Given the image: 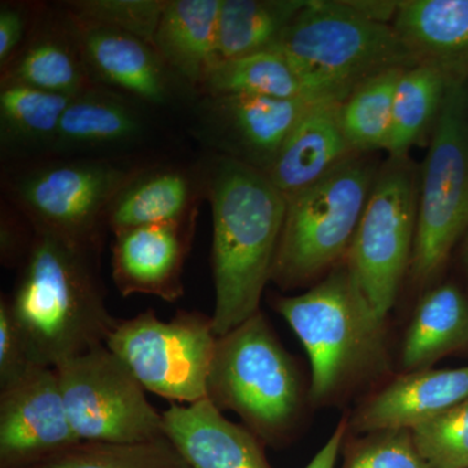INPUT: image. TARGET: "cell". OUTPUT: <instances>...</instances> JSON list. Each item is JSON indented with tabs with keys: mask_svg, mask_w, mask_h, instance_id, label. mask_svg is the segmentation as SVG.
<instances>
[{
	"mask_svg": "<svg viewBox=\"0 0 468 468\" xmlns=\"http://www.w3.org/2000/svg\"><path fill=\"white\" fill-rule=\"evenodd\" d=\"M212 211V328L229 334L260 313L272 279L284 226L286 199L260 169L212 155L199 165Z\"/></svg>",
	"mask_w": 468,
	"mask_h": 468,
	"instance_id": "cell-1",
	"label": "cell"
},
{
	"mask_svg": "<svg viewBox=\"0 0 468 468\" xmlns=\"http://www.w3.org/2000/svg\"><path fill=\"white\" fill-rule=\"evenodd\" d=\"M98 249L34 229L8 300L33 365L55 368L106 344L117 322L104 302Z\"/></svg>",
	"mask_w": 468,
	"mask_h": 468,
	"instance_id": "cell-2",
	"label": "cell"
},
{
	"mask_svg": "<svg viewBox=\"0 0 468 468\" xmlns=\"http://www.w3.org/2000/svg\"><path fill=\"white\" fill-rule=\"evenodd\" d=\"M276 50L341 101L372 77L418 64L392 26L362 16L347 0H307Z\"/></svg>",
	"mask_w": 468,
	"mask_h": 468,
	"instance_id": "cell-3",
	"label": "cell"
},
{
	"mask_svg": "<svg viewBox=\"0 0 468 468\" xmlns=\"http://www.w3.org/2000/svg\"><path fill=\"white\" fill-rule=\"evenodd\" d=\"M311 363V396L328 399L383 350L384 320L372 309L347 266L309 292L276 301Z\"/></svg>",
	"mask_w": 468,
	"mask_h": 468,
	"instance_id": "cell-4",
	"label": "cell"
},
{
	"mask_svg": "<svg viewBox=\"0 0 468 468\" xmlns=\"http://www.w3.org/2000/svg\"><path fill=\"white\" fill-rule=\"evenodd\" d=\"M138 168L110 156L43 158L21 162L5 185L34 229L100 248L111 203Z\"/></svg>",
	"mask_w": 468,
	"mask_h": 468,
	"instance_id": "cell-5",
	"label": "cell"
},
{
	"mask_svg": "<svg viewBox=\"0 0 468 468\" xmlns=\"http://www.w3.org/2000/svg\"><path fill=\"white\" fill-rule=\"evenodd\" d=\"M377 176L367 160L356 154L318 183L285 197L284 226L271 280L292 288L347 255Z\"/></svg>",
	"mask_w": 468,
	"mask_h": 468,
	"instance_id": "cell-6",
	"label": "cell"
},
{
	"mask_svg": "<svg viewBox=\"0 0 468 468\" xmlns=\"http://www.w3.org/2000/svg\"><path fill=\"white\" fill-rule=\"evenodd\" d=\"M467 75L449 80L433 126L418 192L417 234L410 273L430 282L468 227Z\"/></svg>",
	"mask_w": 468,
	"mask_h": 468,
	"instance_id": "cell-7",
	"label": "cell"
},
{
	"mask_svg": "<svg viewBox=\"0 0 468 468\" xmlns=\"http://www.w3.org/2000/svg\"><path fill=\"white\" fill-rule=\"evenodd\" d=\"M300 397L294 365L261 313L218 337L207 399L221 411L233 410L272 440L291 424Z\"/></svg>",
	"mask_w": 468,
	"mask_h": 468,
	"instance_id": "cell-8",
	"label": "cell"
},
{
	"mask_svg": "<svg viewBox=\"0 0 468 468\" xmlns=\"http://www.w3.org/2000/svg\"><path fill=\"white\" fill-rule=\"evenodd\" d=\"M218 335L208 316L180 313L163 322L154 311L116 323L106 346L146 392L192 405L208 396Z\"/></svg>",
	"mask_w": 468,
	"mask_h": 468,
	"instance_id": "cell-9",
	"label": "cell"
},
{
	"mask_svg": "<svg viewBox=\"0 0 468 468\" xmlns=\"http://www.w3.org/2000/svg\"><path fill=\"white\" fill-rule=\"evenodd\" d=\"M418 192L417 174L408 160L390 159L375 178L347 251V268L384 322L411 263Z\"/></svg>",
	"mask_w": 468,
	"mask_h": 468,
	"instance_id": "cell-10",
	"label": "cell"
},
{
	"mask_svg": "<svg viewBox=\"0 0 468 468\" xmlns=\"http://www.w3.org/2000/svg\"><path fill=\"white\" fill-rule=\"evenodd\" d=\"M55 371L80 441L133 443L165 437L162 412L106 345L64 360Z\"/></svg>",
	"mask_w": 468,
	"mask_h": 468,
	"instance_id": "cell-11",
	"label": "cell"
},
{
	"mask_svg": "<svg viewBox=\"0 0 468 468\" xmlns=\"http://www.w3.org/2000/svg\"><path fill=\"white\" fill-rule=\"evenodd\" d=\"M79 442L55 368L36 366L2 388V468H32Z\"/></svg>",
	"mask_w": 468,
	"mask_h": 468,
	"instance_id": "cell-12",
	"label": "cell"
},
{
	"mask_svg": "<svg viewBox=\"0 0 468 468\" xmlns=\"http://www.w3.org/2000/svg\"><path fill=\"white\" fill-rule=\"evenodd\" d=\"M315 103L257 95L203 97L197 131L215 155L266 174L294 126Z\"/></svg>",
	"mask_w": 468,
	"mask_h": 468,
	"instance_id": "cell-13",
	"label": "cell"
},
{
	"mask_svg": "<svg viewBox=\"0 0 468 468\" xmlns=\"http://www.w3.org/2000/svg\"><path fill=\"white\" fill-rule=\"evenodd\" d=\"M198 211L180 220L120 230L112 245V277L124 297L149 294L167 302L184 294L183 271Z\"/></svg>",
	"mask_w": 468,
	"mask_h": 468,
	"instance_id": "cell-14",
	"label": "cell"
},
{
	"mask_svg": "<svg viewBox=\"0 0 468 468\" xmlns=\"http://www.w3.org/2000/svg\"><path fill=\"white\" fill-rule=\"evenodd\" d=\"M68 16L94 84L149 106H165L174 98L177 77L150 42Z\"/></svg>",
	"mask_w": 468,
	"mask_h": 468,
	"instance_id": "cell-15",
	"label": "cell"
},
{
	"mask_svg": "<svg viewBox=\"0 0 468 468\" xmlns=\"http://www.w3.org/2000/svg\"><path fill=\"white\" fill-rule=\"evenodd\" d=\"M138 101L92 85L70 100L46 158H106L104 151L140 143L146 122Z\"/></svg>",
	"mask_w": 468,
	"mask_h": 468,
	"instance_id": "cell-16",
	"label": "cell"
},
{
	"mask_svg": "<svg viewBox=\"0 0 468 468\" xmlns=\"http://www.w3.org/2000/svg\"><path fill=\"white\" fill-rule=\"evenodd\" d=\"M0 84L32 86L70 98L95 85L72 21L60 5L57 11L41 8L27 41L2 68Z\"/></svg>",
	"mask_w": 468,
	"mask_h": 468,
	"instance_id": "cell-17",
	"label": "cell"
},
{
	"mask_svg": "<svg viewBox=\"0 0 468 468\" xmlns=\"http://www.w3.org/2000/svg\"><path fill=\"white\" fill-rule=\"evenodd\" d=\"M163 433L192 468H272L250 431L234 424L208 399L171 403Z\"/></svg>",
	"mask_w": 468,
	"mask_h": 468,
	"instance_id": "cell-18",
	"label": "cell"
},
{
	"mask_svg": "<svg viewBox=\"0 0 468 468\" xmlns=\"http://www.w3.org/2000/svg\"><path fill=\"white\" fill-rule=\"evenodd\" d=\"M468 399V366L418 369L385 387L354 418L358 432L409 430L427 423Z\"/></svg>",
	"mask_w": 468,
	"mask_h": 468,
	"instance_id": "cell-19",
	"label": "cell"
},
{
	"mask_svg": "<svg viewBox=\"0 0 468 468\" xmlns=\"http://www.w3.org/2000/svg\"><path fill=\"white\" fill-rule=\"evenodd\" d=\"M340 104L335 101L313 104L266 172L271 183L285 197L318 183L356 155L341 125Z\"/></svg>",
	"mask_w": 468,
	"mask_h": 468,
	"instance_id": "cell-20",
	"label": "cell"
},
{
	"mask_svg": "<svg viewBox=\"0 0 468 468\" xmlns=\"http://www.w3.org/2000/svg\"><path fill=\"white\" fill-rule=\"evenodd\" d=\"M202 198L201 168L140 167L111 203L107 228L116 233L180 220L198 211Z\"/></svg>",
	"mask_w": 468,
	"mask_h": 468,
	"instance_id": "cell-21",
	"label": "cell"
},
{
	"mask_svg": "<svg viewBox=\"0 0 468 468\" xmlns=\"http://www.w3.org/2000/svg\"><path fill=\"white\" fill-rule=\"evenodd\" d=\"M393 29L418 64L468 72V0H403Z\"/></svg>",
	"mask_w": 468,
	"mask_h": 468,
	"instance_id": "cell-22",
	"label": "cell"
},
{
	"mask_svg": "<svg viewBox=\"0 0 468 468\" xmlns=\"http://www.w3.org/2000/svg\"><path fill=\"white\" fill-rule=\"evenodd\" d=\"M221 0H167L154 37V48L184 84L201 91L218 63Z\"/></svg>",
	"mask_w": 468,
	"mask_h": 468,
	"instance_id": "cell-23",
	"label": "cell"
},
{
	"mask_svg": "<svg viewBox=\"0 0 468 468\" xmlns=\"http://www.w3.org/2000/svg\"><path fill=\"white\" fill-rule=\"evenodd\" d=\"M199 92L203 97L257 95L279 100L343 101L303 75L279 50L218 60Z\"/></svg>",
	"mask_w": 468,
	"mask_h": 468,
	"instance_id": "cell-24",
	"label": "cell"
},
{
	"mask_svg": "<svg viewBox=\"0 0 468 468\" xmlns=\"http://www.w3.org/2000/svg\"><path fill=\"white\" fill-rule=\"evenodd\" d=\"M72 98L32 86L0 84V144L15 160L48 156Z\"/></svg>",
	"mask_w": 468,
	"mask_h": 468,
	"instance_id": "cell-25",
	"label": "cell"
},
{
	"mask_svg": "<svg viewBox=\"0 0 468 468\" xmlns=\"http://www.w3.org/2000/svg\"><path fill=\"white\" fill-rule=\"evenodd\" d=\"M468 345V301L457 286L432 289L419 302L402 345L406 368L426 369Z\"/></svg>",
	"mask_w": 468,
	"mask_h": 468,
	"instance_id": "cell-26",
	"label": "cell"
},
{
	"mask_svg": "<svg viewBox=\"0 0 468 468\" xmlns=\"http://www.w3.org/2000/svg\"><path fill=\"white\" fill-rule=\"evenodd\" d=\"M307 0H221L218 58L229 60L276 50Z\"/></svg>",
	"mask_w": 468,
	"mask_h": 468,
	"instance_id": "cell-27",
	"label": "cell"
},
{
	"mask_svg": "<svg viewBox=\"0 0 468 468\" xmlns=\"http://www.w3.org/2000/svg\"><path fill=\"white\" fill-rule=\"evenodd\" d=\"M451 73L431 64L403 70L394 92L392 133L387 150L390 159H405L430 131H433Z\"/></svg>",
	"mask_w": 468,
	"mask_h": 468,
	"instance_id": "cell-28",
	"label": "cell"
},
{
	"mask_svg": "<svg viewBox=\"0 0 468 468\" xmlns=\"http://www.w3.org/2000/svg\"><path fill=\"white\" fill-rule=\"evenodd\" d=\"M403 70L372 77L341 101V125L354 153L387 149L392 133L394 92Z\"/></svg>",
	"mask_w": 468,
	"mask_h": 468,
	"instance_id": "cell-29",
	"label": "cell"
},
{
	"mask_svg": "<svg viewBox=\"0 0 468 468\" xmlns=\"http://www.w3.org/2000/svg\"><path fill=\"white\" fill-rule=\"evenodd\" d=\"M32 468H192L165 437L153 441L79 442Z\"/></svg>",
	"mask_w": 468,
	"mask_h": 468,
	"instance_id": "cell-30",
	"label": "cell"
},
{
	"mask_svg": "<svg viewBox=\"0 0 468 468\" xmlns=\"http://www.w3.org/2000/svg\"><path fill=\"white\" fill-rule=\"evenodd\" d=\"M165 2L167 0H70L58 5L82 23L132 34L153 45Z\"/></svg>",
	"mask_w": 468,
	"mask_h": 468,
	"instance_id": "cell-31",
	"label": "cell"
},
{
	"mask_svg": "<svg viewBox=\"0 0 468 468\" xmlns=\"http://www.w3.org/2000/svg\"><path fill=\"white\" fill-rule=\"evenodd\" d=\"M428 468H468V399L411 431Z\"/></svg>",
	"mask_w": 468,
	"mask_h": 468,
	"instance_id": "cell-32",
	"label": "cell"
},
{
	"mask_svg": "<svg viewBox=\"0 0 468 468\" xmlns=\"http://www.w3.org/2000/svg\"><path fill=\"white\" fill-rule=\"evenodd\" d=\"M341 468H428L419 454L411 431H378L354 442L345 452Z\"/></svg>",
	"mask_w": 468,
	"mask_h": 468,
	"instance_id": "cell-33",
	"label": "cell"
},
{
	"mask_svg": "<svg viewBox=\"0 0 468 468\" xmlns=\"http://www.w3.org/2000/svg\"><path fill=\"white\" fill-rule=\"evenodd\" d=\"M36 367L27 356L26 344L14 316L8 300L0 302V387L14 383Z\"/></svg>",
	"mask_w": 468,
	"mask_h": 468,
	"instance_id": "cell-34",
	"label": "cell"
},
{
	"mask_svg": "<svg viewBox=\"0 0 468 468\" xmlns=\"http://www.w3.org/2000/svg\"><path fill=\"white\" fill-rule=\"evenodd\" d=\"M41 8L27 3L2 2L0 5V68L5 67L27 41Z\"/></svg>",
	"mask_w": 468,
	"mask_h": 468,
	"instance_id": "cell-35",
	"label": "cell"
},
{
	"mask_svg": "<svg viewBox=\"0 0 468 468\" xmlns=\"http://www.w3.org/2000/svg\"><path fill=\"white\" fill-rule=\"evenodd\" d=\"M347 3L362 16L377 23L392 26L399 2H384V0H347Z\"/></svg>",
	"mask_w": 468,
	"mask_h": 468,
	"instance_id": "cell-36",
	"label": "cell"
},
{
	"mask_svg": "<svg viewBox=\"0 0 468 468\" xmlns=\"http://www.w3.org/2000/svg\"><path fill=\"white\" fill-rule=\"evenodd\" d=\"M345 432H346V423L343 421L335 428L331 439L316 452L313 461L304 468H335L338 452H340L341 445H343Z\"/></svg>",
	"mask_w": 468,
	"mask_h": 468,
	"instance_id": "cell-37",
	"label": "cell"
},
{
	"mask_svg": "<svg viewBox=\"0 0 468 468\" xmlns=\"http://www.w3.org/2000/svg\"><path fill=\"white\" fill-rule=\"evenodd\" d=\"M466 264H467V270H468V237H467V242H466Z\"/></svg>",
	"mask_w": 468,
	"mask_h": 468,
	"instance_id": "cell-38",
	"label": "cell"
}]
</instances>
